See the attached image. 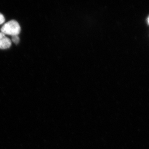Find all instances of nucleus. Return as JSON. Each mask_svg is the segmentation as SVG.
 Masks as SVG:
<instances>
[{"label": "nucleus", "instance_id": "1", "mask_svg": "<svg viewBox=\"0 0 149 149\" xmlns=\"http://www.w3.org/2000/svg\"><path fill=\"white\" fill-rule=\"evenodd\" d=\"M1 32L12 36L18 35L21 31L20 25L17 21L11 20L6 22L1 29Z\"/></svg>", "mask_w": 149, "mask_h": 149}, {"label": "nucleus", "instance_id": "2", "mask_svg": "<svg viewBox=\"0 0 149 149\" xmlns=\"http://www.w3.org/2000/svg\"><path fill=\"white\" fill-rule=\"evenodd\" d=\"M12 42L10 39L6 37V35L0 32V49H5L9 48L11 46Z\"/></svg>", "mask_w": 149, "mask_h": 149}, {"label": "nucleus", "instance_id": "3", "mask_svg": "<svg viewBox=\"0 0 149 149\" xmlns=\"http://www.w3.org/2000/svg\"><path fill=\"white\" fill-rule=\"evenodd\" d=\"M12 41L15 44H18L19 42V38L18 37V35H16V36H12Z\"/></svg>", "mask_w": 149, "mask_h": 149}, {"label": "nucleus", "instance_id": "4", "mask_svg": "<svg viewBox=\"0 0 149 149\" xmlns=\"http://www.w3.org/2000/svg\"><path fill=\"white\" fill-rule=\"evenodd\" d=\"M5 21V19L3 15L0 13V25L4 23Z\"/></svg>", "mask_w": 149, "mask_h": 149}, {"label": "nucleus", "instance_id": "5", "mask_svg": "<svg viewBox=\"0 0 149 149\" xmlns=\"http://www.w3.org/2000/svg\"><path fill=\"white\" fill-rule=\"evenodd\" d=\"M148 24H149V17L148 18Z\"/></svg>", "mask_w": 149, "mask_h": 149}]
</instances>
